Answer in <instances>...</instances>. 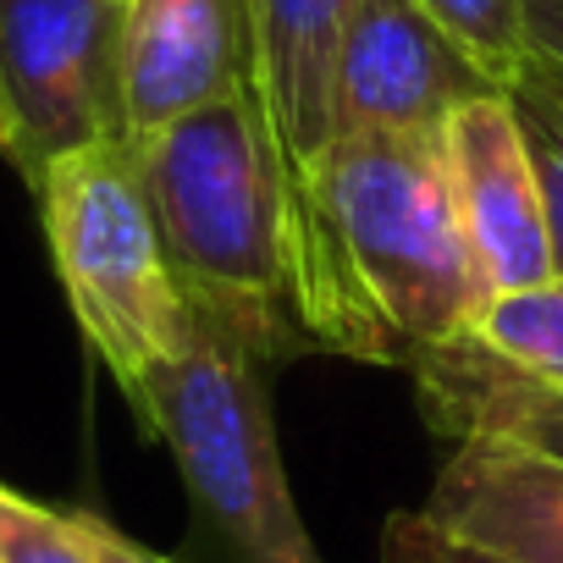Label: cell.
Segmentation results:
<instances>
[{
    "label": "cell",
    "mask_w": 563,
    "mask_h": 563,
    "mask_svg": "<svg viewBox=\"0 0 563 563\" xmlns=\"http://www.w3.org/2000/svg\"><path fill=\"white\" fill-rule=\"evenodd\" d=\"M166 265L194 316L243 338L260 360L305 354L294 316L288 199L254 89H232L128 144Z\"/></svg>",
    "instance_id": "obj_2"
},
{
    "label": "cell",
    "mask_w": 563,
    "mask_h": 563,
    "mask_svg": "<svg viewBox=\"0 0 563 563\" xmlns=\"http://www.w3.org/2000/svg\"><path fill=\"white\" fill-rule=\"evenodd\" d=\"M420 376V409L453 442L464 437H503L541 459L563 464V393L530 387L508 365H497L481 343L453 338L409 365Z\"/></svg>",
    "instance_id": "obj_11"
},
{
    "label": "cell",
    "mask_w": 563,
    "mask_h": 563,
    "mask_svg": "<svg viewBox=\"0 0 563 563\" xmlns=\"http://www.w3.org/2000/svg\"><path fill=\"white\" fill-rule=\"evenodd\" d=\"M497 84L420 0H360L338 51V133H442Z\"/></svg>",
    "instance_id": "obj_6"
},
{
    "label": "cell",
    "mask_w": 563,
    "mask_h": 563,
    "mask_svg": "<svg viewBox=\"0 0 563 563\" xmlns=\"http://www.w3.org/2000/svg\"><path fill=\"white\" fill-rule=\"evenodd\" d=\"M382 563H514V558L442 530L431 514H393L382 536Z\"/></svg>",
    "instance_id": "obj_16"
},
{
    "label": "cell",
    "mask_w": 563,
    "mask_h": 563,
    "mask_svg": "<svg viewBox=\"0 0 563 563\" xmlns=\"http://www.w3.org/2000/svg\"><path fill=\"white\" fill-rule=\"evenodd\" d=\"M464 338L481 343L497 365H508L530 387L563 393V276L486 294Z\"/></svg>",
    "instance_id": "obj_12"
},
{
    "label": "cell",
    "mask_w": 563,
    "mask_h": 563,
    "mask_svg": "<svg viewBox=\"0 0 563 563\" xmlns=\"http://www.w3.org/2000/svg\"><path fill=\"white\" fill-rule=\"evenodd\" d=\"M249 12V89L260 100L282 199H288V260L294 221L305 210L310 172L338 139V51L360 0H243Z\"/></svg>",
    "instance_id": "obj_7"
},
{
    "label": "cell",
    "mask_w": 563,
    "mask_h": 563,
    "mask_svg": "<svg viewBox=\"0 0 563 563\" xmlns=\"http://www.w3.org/2000/svg\"><path fill=\"white\" fill-rule=\"evenodd\" d=\"M95 541H100V563H166V558H155L150 547H139V541H128L122 530H111L106 519H95Z\"/></svg>",
    "instance_id": "obj_18"
},
{
    "label": "cell",
    "mask_w": 563,
    "mask_h": 563,
    "mask_svg": "<svg viewBox=\"0 0 563 563\" xmlns=\"http://www.w3.org/2000/svg\"><path fill=\"white\" fill-rule=\"evenodd\" d=\"M519 18L530 56L563 73V0H519Z\"/></svg>",
    "instance_id": "obj_17"
},
{
    "label": "cell",
    "mask_w": 563,
    "mask_h": 563,
    "mask_svg": "<svg viewBox=\"0 0 563 563\" xmlns=\"http://www.w3.org/2000/svg\"><path fill=\"white\" fill-rule=\"evenodd\" d=\"M34 199L73 321L139 415L155 376L188 354L199 316L166 265L133 150L95 144L67 155L51 166Z\"/></svg>",
    "instance_id": "obj_3"
},
{
    "label": "cell",
    "mask_w": 563,
    "mask_h": 563,
    "mask_svg": "<svg viewBox=\"0 0 563 563\" xmlns=\"http://www.w3.org/2000/svg\"><path fill=\"white\" fill-rule=\"evenodd\" d=\"M0 563H100L95 514H62L0 486Z\"/></svg>",
    "instance_id": "obj_15"
},
{
    "label": "cell",
    "mask_w": 563,
    "mask_h": 563,
    "mask_svg": "<svg viewBox=\"0 0 563 563\" xmlns=\"http://www.w3.org/2000/svg\"><path fill=\"white\" fill-rule=\"evenodd\" d=\"M442 161L453 183V210L481 276V294L530 288L558 276L547 243L541 183L530 166V144L519 133L508 89L459 106L442 128Z\"/></svg>",
    "instance_id": "obj_8"
},
{
    "label": "cell",
    "mask_w": 563,
    "mask_h": 563,
    "mask_svg": "<svg viewBox=\"0 0 563 563\" xmlns=\"http://www.w3.org/2000/svg\"><path fill=\"white\" fill-rule=\"evenodd\" d=\"M519 133L530 144V166L541 183V210H547V243H552V271L563 276V73L547 62H525V73L508 84Z\"/></svg>",
    "instance_id": "obj_13"
},
{
    "label": "cell",
    "mask_w": 563,
    "mask_h": 563,
    "mask_svg": "<svg viewBox=\"0 0 563 563\" xmlns=\"http://www.w3.org/2000/svg\"><path fill=\"white\" fill-rule=\"evenodd\" d=\"M420 12H431L442 23V34L497 84L508 89L525 62H530V45H525V18H519V0H420Z\"/></svg>",
    "instance_id": "obj_14"
},
{
    "label": "cell",
    "mask_w": 563,
    "mask_h": 563,
    "mask_svg": "<svg viewBox=\"0 0 563 563\" xmlns=\"http://www.w3.org/2000/svg\"><path fill=\"white\" fill-rule=\"evenodd\" d=\"M420 514L514 563H563V464L519 442L464 437Z\"/></svg>",
    "instance_id": "obj_10"
},
{
    "label": "cell",
    "mask_w": 563,
    "mask_h": 563,
    "mask_svg": "<svg viewBox=\"0 0 563 563\" xmlns=\"http://www.w3.org/2000/svg\"><path fill=\"white\" fill-rule=\"evenodd\" d=\"M128 144L249 84L243 0H122Z\"/></svg>",
    "instance_id": "obj_9"
},
{
    "label": "cell",
    "mask_w": 563,
    "mask_h": 563,
    "mask_svg": "<svg viewBox=\"0 0 563 563\" xmlns=\"http://www.w3.org/2000/svg\"><path fill=\"white\" fill-rule=\"evenodd\" d=\"M139 426L172 448L199 525L232 563H321L276 453L260 354L243 338L199 316L188 354L144 393Z\"/></svg>",
    "instance_id": "obj_4"
},
{
    "label": "cell",
    "mask_w": 563,
    "mask_h": 563,
    "mask_svg": "<svg viewBox=\"0 0 563 563\" xmlns=\"http://www.w3.org/2000/svg\"><path fill=\"white\" fill-rule=\"evenodd\" d=\"M481 299L442 133H338L294 221L305 349L415 365L464 338Z\"/></svg>",
    "instance_id": "obj_1"
},
{
    "label": "cell",
    "mask_w": 563,
    "mask_h": 563,
    "mask_svg": "<svg viewBox=\"0 0 563 563\" xmlns=\"http://www.w3.org/2000/svg\"><path fill=\"white\" fill-rule=\"evenodd\" d=\"M122 0H0V161L29 194L95 144H128Z\"/></svg>",
    "instance_id": "obj_5"
}]
</instances>
